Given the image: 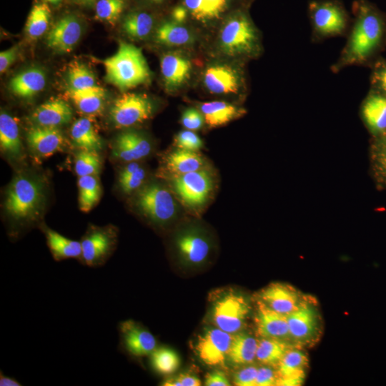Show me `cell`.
Segmentation results:
<instances>
[{
	"label": "cell",
	"instance_id": "1",
	"mask_svg": "<svg viewBox=\"0 0 386 386\" xmlns=\"http://www.w3.org/2000/svg\"><path fill=\"white\" fill-rule=\"evenodd\" d=\"M352 11L354 18L346 43L330 67L333 73L372 64L386 43L385 13L369 0H354Z\"/></svg>",
	"mask_w": 386,
	"mask_h": 386
},
{
	"label": "cell",
	"instance_id": "2",
	"mask_svg": "<svg viewBox=\"0 0 386 386\" xmlns=\"http://www.w3.org/2000/svg\"><path fill=\"white\" fill-rule=\"evenodd\" d=\"M132 207L152 226L167 229L188 217L168 184L162 179H150L131 195Z\"/></svg>",
	"mask_w": 386,
	"mask_h": 386
},
{
	"label": "cell",
	"instance_id": "3",
	"mask_svg": "<svg viewBox=\"0 0 386 386\" xmlns=\"http://www.w3.org/2000/svg\"><path fill=\"white\" fill-rule=\"evenodd\" d=\"M44 184L36 176L20 174L12 179L6 192L4 209L14 236L39 220L44 204Z\"/></svg>",
	"mask_w": 386,
	"mask_h": 386
},
{
	"label": "cell",
	"instance_id": "4",
	"mask_svg": "<svg viewBox=\"0 0 386 386\" xmlns=\"http://www.w3.org/2000/svg\"><path fill=\"white\" fill-rule=\"evenodd\" d=\"M172 189L188 216L201 218L215 199L219 184L214 165L180 175L158 176Z\"/></svg>",
	"mask_w": 386,
	"mask_h": 386
},
{
	"label": "cell",
	"instance_id": "5",
	"mask_svg": "<svg viewBox=\"0 0 386 386\" xmlns=\"http://www.w3.org/2000/svg\"><path fill=\"white\" fill-rule=\"evenodd\" d=\"M105 80L122 91L147 84L151 71L142 50L121 41L117 51L103 61Z\"/></svg>",
	"mask_w": 386,
	"mask_h": 386
},
{
	"label": "cell",
	"instance_id": "6",
	"mask_svg": "<svg viewBox=\"0 0 386 386\" xmlns=\"http://www.w3.org/2000/svg\"><path fill=\"white\" fill-rule=\"evenodd\" d=\"M172 247L179 263L186 267H198L209 258L213 239L200 218L188 216L177 224Z\"/></svg>",
	"mask_w": 386,
	"mask_h": 386
},
{
	"label": "cell",
	"instance_id": "7",
	"mask_svg": "<svg viewBox=\"0 0 386 386\" xmlns=\"http://www.w3.org/2000/svg\"><path fill=\"white\" fill-rule=\"evenodd\" d=\"M222 51L234 56L254 57L261 51L257 29L244 11H236L224 22L219 36Z\"/></svg>",
	"mask_w": 386,
	"mask_h": 386
},
{
	"label": "cell",
	"instance_id": "8",
	"mask_svg": "<svg viewBox=\"0 0 386 386\" xmlns=\"http://www.w3.org/2000/svg\"><path fill=\"white\" fill-rule=\"evenodd\" d=\"M307 13L312 41L347 35L352 18L342 0H310Z\"/></svg>",
	"mask_w": 386,
	"mask_h": 386
},
{
	"label": "cell",
	"instance_id": "9",
	"mask_svg": "<svg viewBox=\"0 0 386 386\" xmlns=\"http://www.w3.org/2000/svg\"><path fill=\"white\" fill-rule=\"evenodd\" d=\"M287 317L291 341L295 346H312L319 341L322 331V318L313 298L304 296Z\"/></svg>",
	"mask_w": 386,
	"mask_h": 386
},
{
	"label": "cell",
	"instance_id": "10",
	"mask_svg": "<svg viewBox=\"0 0 386 386\" xmlns=\"http://www.w3.org/2000/svg\"><path fill=\"white\" fill-rule=\"evenodd\" d=\"M247 300L235 292H228L212 305V320L217 327L231 334L242 331L250 311Z\"/></svg>",
	"mask_w": 386,
	"mask_h": 386
},
{
	"label": "cell",
	"instance_id": "11",
	"mask_svg": "<svg viewBox=\"0 0 386 386\" xmlns=\"http://www.w3.org/2000/svg\"><path fill=\"white\" fill-rule=\"evenodd\" d=\"M154 112V104L146 95L124 92L114 101L109 116L116 127L129 128L150 119Z\"/></svg>",
	"mask_w": 386,
	"mask_h": 386
},
{
	"label": "cell",
	"instance_id": "12",
	"mask_svg": "<svg viewBox=\"0 0 386 386\" xmlns=\"http://www.w3.org/2000/svg\"><path fill=\"white\" fill-rule=\"evenodd\" d=\"M118 332L119 349L134 360H140L149 356L158 347L154 335L142 323L133 320L120 322Z\"/></svg>",
	"mask_w": 386,
	"mask_h": 386
},
{
	"label": "cell",
	"instance_id": "13",
	"mask_svg": "<svg viewBox=\"0 0 386 386\" xmlns=\"http://www.w3.org/2000/svg\"><path fill=\"white\" fill-rule=\"evenodd\" d=\"M117 230L111 227L90 228L81 241V262L90 267L102 266L114 252Z\"/></svg>",
	"mask_w": 386,
	"mask_h": 386
},
{
	"label": "cell",
	"instance_id": "14",
	"mask_svg": "<svg viewBox=\"0 0 386 386\" xmlns=\"http://www.w3.org/2000/svg\"><path fill=\"white\" fill-rule=\"evenodd\" d=\"M234 335L218 327L207 330L199 336L196 343L199 358L209 366L223 365Z\"/></svg>",
	"mask_w": 386,
	"mask_h": 386
},
{
	"label": "cell",
	"instance_id": "15",
	"mask_svg": "<svg viewBox=\"0 0 386 386\" xmlns=\"http://www.w3.org/2000/svg\"><path fill=\"white\" fill-rule=\"evenodd\" d=\"M212 165L210 160L199 152L173 147L162 158V167L158 176L180 175L200 170Z\"/></svg>",
	"mask_w": 386,
	"mask_h": 386
},
{
	"label": "cell",
	"instance_id": "16",
	"mask_svg": "<svg viewBox=\"0 0 386 386\" xmlns=\"http://www.w3.org/2000/svg\"><path fill=\"white\" fill-rule=\"evenodd\" d=\"M303 297L300 292L290 284L272 282L257 294L256 300L279 313L287 315L298 307Z\"/></svg>",
	"mask_w": 386,
	"mask_h": 386
},
{
	"label": "cell",
	"instance_id": "17",
	"mask_svg": "<svg viewBox=\"0 0 386 386\" xmlns=\"http://www.w3.org/2000/svg\"><path fill=\"white\" fill-rule=\"evenodd\" d=\"M153 151V144L144 134L135 130L120 133L114 142L112 154L117 159L128 163L139 162Z\"/></svg>",
	"mask_w": 386,
	"mask_h": 386
},
{
	"label": "cell",
	"instance_id": "18",
	"mask_svg": "<svg viewBox=\"0 0 386 386\" xmlns=\"http://www.w3.org/2000/svg\"><path fill=\"white\" fill-rule=\"evenodd\" d=\"M81 25L77 17L66 15L58 20L46 36V44L53 51L70 52L80 39Z\"/></svg>",
	"mask_w": 386,
	"mask_h": 386
},
{
	"label": "cell",
	"instance_id": "19",
	"mask_svg": "<svg viewBox=\"0 0 386 386\" xmlns=\"http://www.w3.org/2000/svg\"><path fill=\"white\" fill-rule=\"evenodd\" d=\"M203 82L212 94H237L242 86L243 79L235 68L226 64H214L204 71Z\"/></svg>",
	"mask_w": 386,
	"mask_h": 386
},
{
	"label": "cell",
	"instance_id": "20",
	"mask_svg": "<svg viewBox=\"0 0 386 386\" xmlns=\"http://www.w3.org/2000/svg\"><path fill=\"white\" fill-rule=\"evenodd\" d=\"M256 333L260 338H275L291 342L287 315L279 313L256 300Z\"/></svg>",
	"mask_w": 386,
	"mask_h": 386
},
{
	"label": "cell",
	"instance_id": "21",
	"mask_svg": "<svg viewBox=\"0 0 386 386\" xmlns=\"http://www.w3.org/2000/svg\"><path fill=\"white\" fill-rule=\"evenodd\" d=\"M308 357L301 347L291 348L275 367L278 386H299L303 384L308 367Z\"/></svg>",
	"mask_w": 386,
	"mask_h": 386
},
{
	"label": "cell",
	"instance_id": "22",
	"mask_svg": "<svg viewBox=\"0 0 386 386\" xmlns=\"http://www.w3.org/2000/svg\"><path fill=\"white\" fill-rule=\"evenodd\" d=\"M31 149L41 157H49L59 151L64 143V136L58 127L34 125L26 133Z\"/></svg>",
	"mask_w": 386,
	"mask_h": 386
},
{
	"label": "cell",
	"instance_id": "23",
	"mask_svg": "<svg viewBox=\"0 0 386 386\" xmlns=\"http://www.w3.org/2000/svg\"><path fill=\"white\" fill-rule=\"evenodd\" d=\"M160 69L166 88L174 91L189 78L192 64L184 56L169 52L161 58Z\"/></svg>",
	"mask_w": 386,
	"mask_h": 386
},
{
	"label": "cell",
	"instance_id": "24",
	"mask_svg": "<svg viewBox=\"0 0 386 386\" xmlns=\"http://www.w3.org/2000/svg\"><path fill=\"white\" fill-rule=\"evenodd\" d=\"M72 109L65 101L54 98L40 104L32 114L36 125L58 127L68 124L72 118Z\"/></svg>",
	"mask_w": 386,
	"mask_h": 386
},
{
	"label": "cell",
	"instance_id": "25",
	"mask_svg": "<svg viewBox=\"0 0 386 386\" xmlns=\"http://www.w3.org/2000/svg\"><path fill=\"white\" fill-rule=\"evenodd\" d=\"M197 109L203 114L205 124L209 129L224 126L246 113L244 108L224 101L202 102Z\"/></svg>",
	"mask_w": 386,
	"mask_h": 386
},
{
	"label": "cell",
	"instance_id": "26",
	"mask_svg": "<svg viewBox=\"0 0 386 386\" xmlns=\"http://www.w3.org/2000/svg\"><path fill=\"white\" fill-rule=\"evenodd\" d=\"M361 112L372 132L377 135L386 133V96L371 90L362 103Z\"/></svg>",
	"mask_w": 386,
	"mask_h": 386
},
{
	"label": "cell",
	"instance_id": "27",
	"mask_svg": "<svg viewBox=\"0 0 386 386\" xmlns=\"http://www.w3.org/2000/svg\"><path fill=\"white\" fill-rule=\"evenodd\" d=\"M46 82L45 72L40 68L31 67L14 76L9 89L15 96L30 98L41 91Z\"/></svg>",
	"mask_w": 386,
	"mask_h": 386
},
{
	"label": "cell",
	"instance_id": "28",
	"mask_svg": "<svg viewBox=\"0 0 386 386\" xmlns=\"http://www.w3.org/2000/svg\"><path fill=\"white\" fill-rule=\"evenodd\" d=\"M0 145L9 157L19 160L23 159L24 147L16 119L2 111L0 114Z\"/></svg>",
	"mask_w": 386,
	"mask_h": 386
},
{
	"label": "cell",
	"instance_id": "29",
	"mask_svg": "<svg viewBox=\"0 0 386 386\" xmlns=\"http://www.w3.org/2000/svg\"><path fill=\"white\" fill-rule=\"evenodd\" d=\"M41 229L54 259L61 261L76 259L81 262L82 254L81 242L69 239L46 226Z\"/></svg>",
	"mask_w": 386,
	"mask_h": 386
},
{
	"label": "cell",
	"instance_id": "30",
	"mask_svg": "<svg viewBox=\"0 0 386 386\" xmlns=\"http://www.w3.org/2000/svg\"><path fill=\"white\" fill-rule=\"evenodd\" d=\"M231 0H183L189 15L197 21L208 23L220 19L227 11Z\"/></svg>",
	"mask_w": 386,
	"mask_h": 386
},
{
	"label": "cell",
	"instance_id": "31",
	"mask_svg": "<svg viewBox=\"0 0 386 386\" xmlns=\"http://www.w3.org/2000/svg\"><path fill=\"white\" fill-rule=\"evenodd\" d=\"M258 340L252 335L239 332L234 334L227 360L235 365H247L256 360Z\"/></svg>",
	"mask_w": 386,
	"mask_h": 386
},
{
	"label": "cell",
	"instance_id": "32",
	"mask_svg": "<svg viewBox=\"0 0 386 386\" xmlns=\"http://www.w3.org/2000/svg\"><path fill=\"white\" fill-rule=\"evenodd\" d=\"M70 135L74 144L80 149L99 152L102 141L91 120L81 117L74 122Z\"/></svg>",
	"mask_w": 386,
	"mask_h": 386
},
{
	"label": "cell",
	"instance_id": "33",
	"mask_svg": "<svg viewBox=\"0 0 386 386\" xmlns=\"http://www.w3.org/2000/svg\"><path fill=\"white\" fill-rule=\"evenodd\" d=\"M68 95L76 108L87 115L99 114L104 107L105 91L100 86H94L83 89H71Z\"/></svg>",
	"mask_w": 386,
	"mask_h": 386
},
{
	"label": "cell",
	"instance_id": "34",
	"mask_svg": "<svg viewBox=\"0 0 386 386\" xmlns=\"http://www.w3.org/2000/svg\"><path fill=\"white\" fill-rule=\"evenodd\" d=\"M295 346L287 340L260 338L258 340L256 360L263 365L276 367L284 355Z\"/></svg>",
	"mask_w": 386,
	"mask_h": 386
},
{
	"label": "cell",
	"instance_id": "35",
	"mask_svg": "<svg viewBox=\"0 0 386 386\" xmlns=\"http://www.w3.org/2000/svg\"><path fill=\"white\" fill-rule=\"evenodd\" d=\"M155 41L161 44L179 46L190 44L193 40L191 32L180 24L165 21L156 30Z\"/></svg>",
	"mask_w": 386,
	"mask_h": 386
},
{
	"label": "cell",
	"instance_id": "36",
	"mask_svg": "<svg viewBox=\"0 0 386 386\" xmlns=\"http://www.w3.org/2000/svg\"><path fill=\"white\" fill-rule=\"evenodd\" d=\"M118 182L124 194L132 195L147 182V172L139 162L126 163L119 173Z\"/></svg>",
	"mask_w": 386,
	"mask_h": 386
},
{
	"label": "cell",
	"instance_id": "37",
	"mask_svg": "<svg viewBox=\"0 0 386 386\" xmlns=\"http://www.w3.org/2000/svg\"><path fill=\"white\" fill-rule=\"evenodd\" d=\"M154 26L153 17L144 11H133L124 19L122 29L132 39H143L151 32Z\"/></svg>",
	"mask_w": 386,
	"mask_h": 386
},
{
	"label": "cell",
	"instance_id": "38",
	"mask_svg": "<svg viewBox=\"0 0 386 386\" xmlns=\"http://www.w3.org/2000/svg\"><path fill=\"white\" fill-rule=\"evenodd\" d=\"M79 204L84 212H89L99 201L102 189L96 175L79 177Z\"/></svg>",
	"mask_w": 386,
	"mask_h": 386
},
{
	"label": "cell",
	"instance_id": "39",
	"mask_svg": "<svg viewBox=\"0 0 386 386\" xmlns=\"http://www.w3.org/2000/svg\"><path fill=\"white\" fill-rule=\"evenodd\" d=\"M149 357L151 368L159 375L172 374L180 365L178 354L167 347L158 346Z\"/></svg>",
	"mask_w": 386,
	"mask_h": 386
},
{
	"label": "cell",
	"instance_id": "40",
	"mask_svg": "<svg viewBox=\"0 0 386 386\" xmlns=\"http://www.w3.org/2000/svg\"><path fill=\"white\" fill-rule=\"evenodd\" d=\"M51 11L45 4H35L27 19L26 33L29 37L36 39L41 36L48 29Z\"/></svg>",
	"mask_w": 386,
	"mask_h": 386
},
{
	"label": "cell",
	"instance_id": "41",
	"mask_svg": "<svg viewBox=\"0 0 386 386\" xmlns=\"http://www.w3.org/2000/svg\"><path fill=\"white\" fill-rule=\"evenodd\" d=\"M67 79L71 89H83L96 86L92 71L86 65L78 61L70 64Z\"/></svg>",
	"mask_w": 386,
	"mask_h": 386
},
{
	"label": "cell",
	"instance_id": "42",
	"mask_svg": "<svg viewBox=\"0 0 386 386\" xmlns=\"http://www.w3.org/2000/svg\"><path fill=\"white\" fill-rule=\"evenodd\" d=\"M102 167L97 152L80 149L74 158V170L79 177L97 175Z\"/></svg>",
	"mask_w": 386,
	"mask_h": 386
},
{
	"label": "cell",
	"instance_id": "43",
	"mask_svg": "<svg viewBox=\"0 0 386 386\" xmlns=\"http://www.w3.org/2000/svg\"><path fill=\"white\" fill-rule=\"evenodd\" d=\"M125 0H98L95 4L96 17L105 22L114 24L125 7Z\"/></svg>",
	"mask_w": 386,
	"mask_h": 386
},
{
	"label": "cell",
	"instance_id": "44",
	"mask_svg": "<svg viewBox=\"0 0 386 386\" xmlns=\"http://www.w3.org/2000/svg\"><path fill=\"white\" fill-rule=\"evenodd\" d=\"M173 147L184 150L199 152L204 146L203 140L195 132L184 129L174 136Z\"/></svg>",
	"mask_w": 386,
	"mask_h": 386
},
{
	"label": "cell",
	"instance_id": "45",
	"mask_svg": "<svg viewBox=\"0 0 386 386\" xmlns=\"http://www.w3.org/2000/svg\"><path fill=\"white\" fill-rule=\"evenodd\" d=\"M372 158L377 174L386 182V133L380 135L374 143Z\"/></svg>",
	"mask_w": 386,
	"mask_h": 386
},
{
	"label": "cell",
	"instance_id": "46",
	"mask_svg": "<svg viewBox=\"0 0 386 386\" xmlns=\"http://www.w3.org/2000/svg\"><path fill=\"white\" fill-rule=\"evenodd\" d=\"M370 83L371 90L386 96V60L378 59L372 63Z\"/></svg>",
	"mask_w": 386,
	"mask_h": 386
},
{
	"label": "cell",
	"instance_id": "47",
	"mask_svg": "<svg viewBox=\"0 0 386 386\" xmlns=\"http://www.w3.org/2000/svg\"><path fill=\"white\" fill-rule=\"evenodd\" d=\"M180 122L185 129L199 131L203 128L205 121L203 114L197 108L189 107L182 113Z\"/></svg>",
	"mask_w": 386,
	"mask_h": 386
},
{
	"label": "cell",
	"instance_id": "48",
	"mask_svg": "<svg viewBox=\"0 0 386 386\" xmlns=\"http://www.w3.org/2000/svg\"><path fill=\"white\" fill-rule=\"evenodd\" d=\"M258 367L250 365L242 367L234 375L233 383L237 386H256Z\"/></svg>",
	"mask_w": 386,
	"mask_h": 386
},
{
	"label": "cell",
	"instance_id": "49",
	"mask_svg": "<svg viewBox=\"0 0 386 386\" xmlns=\"http://www.w3.org/2000/svg\"><path fill=\"white\" fill-rule=\"evenodd\" d=\"M160 385L164 386H199L202 385V382L197 375L190 372H184L165 379Z\"/></svg>",
	"mask_w": 386,
	"mask_h": 386
},
{
	"label": "cell",
	"instance_id": "50",
	"mask_svg": "<svg viewBox=\"0 0 386 386\" xmlns=\"http://www.w3.org/2000/svg\"><path fill=\"white\" fill-rule=\"evenodd\" d=\"M277 383L275 367L264 365L259 367L256 377V386H274Z\"/></svg>",
	"mask_w": 386,
	"mask_h": 386
},
{
	"label": "cell",
	"instance_id": "51",
	"mask_svg": "<svg viewBox=\"0 0 386 386\" xmlns=\"http://www.w3.org/2000/svg\"><path fill=\"white\" fill-rule=\"evenodd\" d=\"M19 53V46H13L0 53V71L5 72L15 61Z\"/></svg>",
	"mask_w": 386,
	"mask_h": 386
},
{
	"label": "cell",
	"instance_id": "52",
	"mask_svg": "<svg viewBox=\"0 0 386 386\" xmlns=\"http://www.w3.org/2000/svg\"><path fill=\"white\" fill-rule=\"evenodd\" d=\"M204 385L206 386H229L231 385L226 375L219 370L209 372L205 376Z\"/></svg>",
	"mask_w": 386,
	"mask_h": 386
},
{
	"label": "cell",
	"instance_id": "53",
	"mask_svg": "<svg viewBox=\"0 0 386 386\" xmlns=\"http://www.w3.org/2000/svg\"><path fill=\"white\" fill-rule=\"evenodd\" d=\"M189 14L187 9L184 5L177 6L172 11V18L173 21L182 24L186 21Z\"/></svg>",
	"mask_w": 386,
	"mask_h": 386
},
{
	"label": "cell",
	"instance_id": "54",
	"mask_svg": "<svg viewBox=\"0 0 386 386\" xmlns=\"http://www.w3.org/2000/svg\"><path fill=\"white\" fill-rule=\"evenodd\" d=\"M1 386H21V384L15 378L6 375L1 371L0 372Z\"/></svg>",
	"mask_w": 386,
	"mask_h": 386
},
{
	"label": "cell",
	"instance_id": "55",
	"mask_svg": "<svg viewBox=\"0 0 386 386\" xmlns=\"http://www.w3.org/2000/svg\"><path fill=\"white\" fill-rule=\"evenodd\" d=\"M76 4H81V5H85L89 6L93 4H96V2L98 0H74Z\"/></svg>",
	"mask_w": 386,
	"mask_h": 386
},
{
	"label": "cell",
	"instance_id": "56",
	"mask_svg": "<svg viewBox=\"0 0 386 386\" xmlns=\"http://www.w3.org/2000/svg\"><path fill=\"white\" fill-rule=\"evenodd\" d=\"M44 1L52 4H58L61 1V0H44Z\"/></svg>",
	"mask_w": 386,
	"mask_h": 386
},
{
	"label": "cell",
	"instance_id": "57",
	"mask_svg": "<svg viewBox=\"0 0 386 386\" xmlns=\"http://www.w3.org/2000/svg\"><path fill=\"white\" fill-rule=\"evenodd\" d=\"M154 4H162L164 0H147Z\"/></svg>",
	"mask_w": 386,
	"mask_h": 386
}]
</instances>
